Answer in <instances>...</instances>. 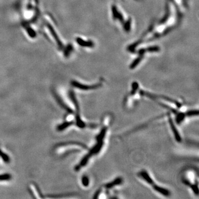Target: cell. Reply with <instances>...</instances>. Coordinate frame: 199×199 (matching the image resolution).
I'll return each mask as SVG.
<instances>
[{"label":"cell","instance_id":"obj_3","mask_svg":"<svg viewBox=\"0 0 199 199\" xmlns=\"http://www.w3.org/2000/svg\"><path fill=\"white\" fill-rule=\"evenodd\" d=\"M139 175L143 180H144L147 183H148L149 184H150L152 186H153L155 184L154 182V181L153 180V179L151 178V177L149 175L148 173L146 171L142 170V171L139 172Z\"/></svg>","mask_w":199,"mask_h":199},{"label":"cell","instance_id":"obj_9","mask_svg":"<svg viewBox=\"0 0 199 199\" xmlns=\"http://www.w3.org/2000/svg\"><path fill=\"white\" fill-rule=\"evenodd\" d=\"M82 183H83V185L85 186H88V185L89 184V179H88V177L84 176V177H83Z\"/></svg>","mask_w":199,"mask_h":199},{"label":"cell","instance_id":"obj_1","mask_svg":"<svg viewBox=\"0 0 199 199\" xmlns=\"http://www.w3.org/2000/svg\"><path fill=\"white\" fill-rule=\"evenodd\" d=\"M169 123L170 128L172 129V133L174 134V136L175 137L176 141L178 142H180L181 141V138L180 137V135L179 133L178 132L177 129L175 124H174L173 120L170 117L169 118Z\"/></svg>","mask_w":199,"mask_h":199},{"label":"cell","instance_id":"obj_7","mask_svg":"<svg viewBox=\"0 0 199 199\" xmlns=\"http://www.w3.org/2000/svg\"><path fill=\"white\" fill-rule=\"evenodd\" d=\"M186 116L185 114L183 113H177V117H176V120L177 124H180L182 122V121L185 119Z\"/></svg>","mask_w":199,"mask_h":199},{"label":"cell","instance_id":"obj_6","mask_svg":"<svg viewBox=\"0 0 199 199\" xmlns=\"http://www.w3.org/2000/svg\"><path fill=\"white\" fill-rule=\"evenodd\" d=\"M107 130V128L106 127H104L102 128V129L101 130V131L100 132V133H98V134L96 137V139L97 142L103 141L105 137L106 136Z\"/></svg>","mask_w":199,"mask_h":199},{"label":"cell","instance_id":"obj_8","mask_svg":"<svg viewBox=\"0 0 199 199\" xmlns=\"http://www.w3.org/2000/svg\"><path fill=\"white\" fill-rule=\"evenodd\" d=\"M185 114L186 117H191V116H198L199 115V111L198 110H191L188 111Z\"/></svg>","mask_w":199,"mask_h":199},{"label":"cell","instance_id":"obj_5","mask_svg":"<svg viewBox=\"0 0 199 199\" xmlns=\"http://www.w3.org/2000/svg\"><path fill=\"white\" fill-rule=\"evenodd\" d=\"M153 188L154 189L155 191H157L158 193L163 195L165 196H169L170 195V192L164 188L159 186L156 184H155L153 186Z\"/></svg>","mask_w":199,"mask_h":199},{"label":"cell","instance_id":"obj_4","mask_svg":"<svg viewBox=\"0 0 199 199\" xmlns=\"http://www.w3.org/2000/svg\"><path fill=\"white\" fill-rule=\"evenodd\" d=\"M123 180L121 177H117L115 179L114 181H111L106 184L104 187L107 189H111L116 186L122 184Z\"/></svg>","mask_w":199,"mask_h":199},{"label":"cell","instance_id":"obj_2","mask_svg":"<svg viewBox=\"0 0 199 199\" xmlns=\"http://www.w3.org/2000/svg\"><path fill=\"white\" fill-rule=\"evenodd\" d=\"M75 87H76L79 89L84 90H93L98 88L101 86V84H97L94 85H84L82 84H79L78 83L74 82L73 84Z\"/></svg>","mask_w":199,"mask_h":199}]
</instances>
